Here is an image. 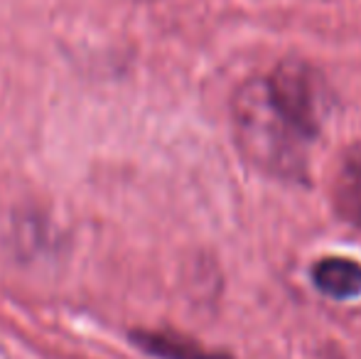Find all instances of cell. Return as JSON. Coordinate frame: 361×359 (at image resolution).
<instances>
[{
	"label": "cell",
	"instance_id": "cell-1",
	"mask_svg": "<svg viewBox=\"0 0 361 359\" xmlns=\"http://www.w3.org/2000/svg\"><path fill=\"white\" fill-rule=\"evenodd\" d=\"M233 123L241 150L261 170L293 180L307 173V145L312 140L273 101L266 79H253L238 89Z\"/></svg>",
	"mask_w": 361,
	"mask_h": 359
},
{
	"label": "cell",
	"instance_id": "cell-2",
	"mask_svg": "<svg viewBox=\"0 0 361 359\" xmlns=\"http://www.w3.org/2000/svg\"><path fill=\"white\" fill-rule=\"evenodd\" d=\"M266 82L273 101L281 106L283 114L310 140L317 138L324 121V104H327V94L317 74L305 62H283Z\"/></svg>",
	"mask_w": 361,
	"mask_h": 359
},
{
	"label": "cell",
	"instance_id": "cell-3",
	"mask_svg": "<svg viewBox=\"0 0 361 359\" xmlns=\"http://www.w3.org/2000/svg\"><path fill=\"white\" fill-rule=\"evenodd\" d=\"M334 209L344 221L361 229V150H354L339 165L332 187Z\"/></svg>",
	"mask_w": 361,
	"mask_h": 359
},
{
	"label": "cell",
	"instance_id": "cell-4",
	"mask_svg": "<svg viewBox=\"0 0 361 359\" xmlns=\"http://www.w3.org/2000/svg\"><path fill=\"white\" fill-rule=\"evenodd\" d=\"M314 286L329 298L347 300L361 293V266L352 259H322L312 271Z\"/></svg>",
	"mask_w": 361,
	"mask_h": 359
},
{
	"label": "cell",
	"instance_id": "cell-5",
	"mask_svg": "<svg viewBox=\"0 0 361 359\" xmlns=\"http://www.w3.org/2000/svg\"><path fill=\"white\" fill-rule=\"evenodd\" d=\"M130 340L143 352L157 359H228L226 355L204 350V347L197 345V342L185 340V337H180V335H170V332L138 330L130 335Z\"/></svg>",
	"mask_w": 361,
	"mask_h": 359
}]
</instances>
